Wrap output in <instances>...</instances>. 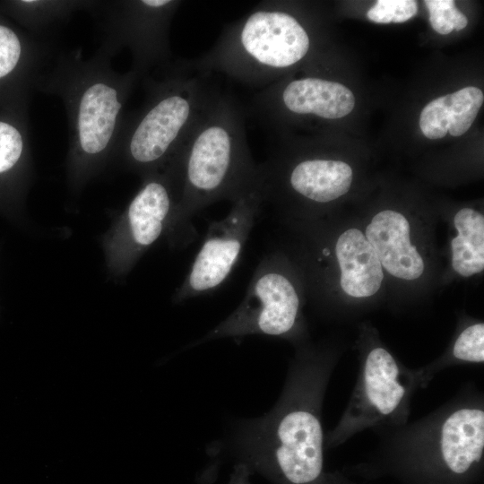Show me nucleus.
Returning a JSON list of instances; mask_svg holds the SVG:
<instances>
[{"label":"nucleus","mask_w":484,"mask_h":484,"mask_svg":"<svg viewBox=\"0 0 484 484\" xmlns=\"http://www.w3.org/2000/svg\"><path fill=\"white\" fill-rule=\"evenodd\" d=\"M483 100V92L477 87H465L433 99L420 113L422 134L432 140L447 133L453 136L463 134L475 120Z\"/></svg>","instance_id":"13"},{"label":"nucleus","mask_w":484,"mask_h":484,"mask_svg":"<svg viewBox=\"0 0 484 484\" xmlns=\"http://www.w3.org/2000/svg\"><path fill=\"white\" fill-rule=\"evenodd\" d=\"M22 53L19 38L11 29L0 25V78L17 65Z\"/></svg>","instance_id":"20"},{"label":"nucleus","mask_w":484,"mask_h":484,"mask_svg":"<svg viewBox=\"0 0 484 484\" xmlns=\"http://www.w3.org/2000/svg\"><path fill=\"white\" fill-rule=\"evenodd\" d=\"M124 87L104 81L89 84L81 95L76 114L77 142L86 155H98L114 135L123 104Z\"/></svg>","instance_id":"10"},{"label":"nucleus","mask_w":484,"mask_h":484,"mask_svg":"<svg viewBox=\"0 0 484 484\" xmlns=\"http://www.w3.org/2000/svg\"><path fill=\"white\" fill-rule=\"evenodd\" d=\"M23 151L21 133L12 125L0 121V174L10 170Z\"/></svg>","instance_id":"19"},{"label":"nucleus","mask_w":484,"mask_h":484,"mask_svg":"<svg viewBox=\"0 0 484 484\" xmlns=\"http://www.w3.org/2000/svg\"><path fill=\"white\" fill-rule=\"evenodd\" d=\"M334 250L341 270V290L357 298L376 294L384 273L379 258L365 234L355 228L347 229L337 238Z\"/></svg>","instance_id":"12"},{"label":"nucleus","mask_w":484,"mask_h":484,"mask_svg":"<svg viewBox=\"0 0 484 484\" xmlns=\"http://www.w3.org/2000/svg\"><path fill=\"white\" fill-rule=\"evenodd\" d=\"M279 254L264 256L256 266L238 307L205 335L190 343L264 335L296 339L302 333L301 298Z\"/></svg>","instance_id":"7"},{"label":"nucleus","mask_w":484,"mask_h":484,"mask_svg":"<svg viewBox=\"0 0 484 484\" xmlns=\"http://www.w3.org/2000/svg\"><path fill=\"white\" fill-rule=\"evenodd\" d=\"M252 475L246 466L239 463L234 464L228 484H252Z\"/></svg>","instance_id":"21"},{"label":"nucleus","mask_w":484,"mask_h":484,"mask_svg":"<svg viewBox=\"0 0 484 484\" xmlns=\"http://www.w3.org/2000/svg\"><path fill=\"white\" fill-rule=\"evenodd\" d=\"M483 361L484 324L478 322L464 327L460 332L447 354L429 365L415 369L419 389L428 387L439 372L449 367L483 364Z\"/></svg>","instance_id":"16"},{"label":"nucleus","mask_w":484,"mask_h":484,"mask_svg":"<svg viewBox=\"0 0 484 484\" xmlns=\"http://www.w3.org/2000/svg\"><path fill=\"white\" fill-rule=\"evenodd\" d=\"M457 235L452 239V266L463 277L484 268V217L471 208L461 209L454 218Z\"/></svg>","instance_id":"15"},{"label":"nucleus","mask_w":484,"mask_h":484,"mask_svg":"<svg viewBox=\"0 0 484 484\" xmlns=\"http://www.w3.org/2000/svg\"><path fill=\"white\" fill-rule=\"evenodd\" d=\"M178 204L170 169L167 166L161 173L149 174L130 202L116 235L115 250L122 268L131 266L167 230L183 245L177 223Z\"/></svg>","instance_id":"9"},{"label":"nucleus","mask_w":484,"mask_h":484,"mask_svg":"<svg viewBox=\"0 0 484 484\" xmlns=\"http://www.w3.org/2000/svg\"><path fill=\"white\" fill-rule=\"evenodd\" d=\"M377 434L379 453L400 469L434 483L464 481L483 461V394L468 385L419 419Z\"/></svg>","instance_id":"3"},{"label":"nucleus","mask_w":484,"mask_h":484,"mask_svg":"<svg viewBox=\"0 0 484 484\" xmlns=\"http://www.w3.org/2000/svg\"><path fill=\"white\" fill-rule=\"evenodd\" d=\"M336 363L328 351L299 350L272 408L237 423L228 441L235 464L272 484H333L324 471L322 414Z\"/></svg>","instance_id":"1"},{"label":"nucleus","mask_w":484,"mask_h":484,"mask_svg":"<svg viewBox=\"0 0 484 484\" xmlns=\"http://www.w3.org/2000/svg\"><path fill=\"white\" fill-rule=\"evenodd\" d=\"M167 166L177 188V223L186 245L195 236L191 224L195 212L220 201L233 203L258 181V165L247 144L242 107L217 90Z\"/></svg>","instance_id":"2"},{"label":"nucleus","mask_w":484,"mask_h":484,"mask_svg":"<svg viewBox=\"0 0 484 484\" xmlns=\"http://www.w3.org/2000/svg\"><path fill=\"white\" fill-rule=\"evenodd\" d=\"M181 4V1L143 0L132 4L129 30L140 64L166 56L169 21Z\"/></svg>","instance_id":"14"},{"label":"nucleus","mask_w":484,"mask_h":484,"mask_svg":"<svg viewBox=\"0 0 484 484\" xmlns=\"http://www.w3.org/2000/svg\"><path fill=\"white\" fill-rule=\"evenodd\" d=\"M365 236L391 275L411 281L423 273V259L410 242V225L402 213L392 210L376 213Z\"/></svg>","instance_id":"11"},{"label":"nucleus","mask_w":484,"mask_h":484,"mask_svg":"<svg viewBox=\"0 0 484 484\" xmlns=\"http://www.w3.org/2000/svg\"><path fill=\"white\" fill-rule=\"evenodd\" d=\"M311 49L302 22L280 3L263 1L225 26L213 46L182 68L220 73L243 84L264 88L301 63Z\"/></svg>","instance_id":"4"},{"label":"nucleus","mask_w":484,"mask_h":484,"mask_svg":"<svg viewBox=\"0 0 484 484\" xmlns=\"http://www.w3.org/2000/svg\"><path fill=\"white\" fill-rule=\"evenodd\" d=\"M264 204L258 181L233 202L229 212L212 221L192 266L175 295L183 302L215 291L229 277Z\"/></svg>","instance_id":"8"},{"label":"nucleus","mask_w":484,"mask_h":484,"mask_svg":"<svg viewBox=\"0 0 484 484\" xmlns=\"http://www.w3.org/2000/svg\"><path fill=\"white\" fill-rule=\"evenodd\" d=\"M418 12L414 0H378L367 13L368 20L376 23H401Z\"/></svg>","instance_id":"18"},{"label":"nucleus","mask_w":484,"mask_h":484,"mask_svg":"<svg viewBox=\"0 0 484 484\" xmlns=\"http://www.w3.org/2000/svg\"><path fill=\"white\" fill-rule=\"evenodd\" d=\"M424 4L429 13L430 24L439 34L462 30L468 24L467 17L455 7L453 0H426Z\"/></svg>","instance_id":"17"},{"label":"nucleus","mask_w":484,"mask_h":484,"mask_svg":"<svg viewBox=\"0 0 484 484\" xmlns=\"http://www.w3.org/2000/svg\"><path fill=\"white\" fill-rule=\"evenodd\" d=\"M206 75L182 68L157 88L126 140L134 167L149 175L169 163L217 91Z\"/></svg>","instance_id":"6"},{"label":"nucleus","mask_w":484,"mask_h":484,"mask_svg":"<svg viewBox=\"0 0 484 484\" xmlns=\"http://www.w3.org/2000/svg\"><path fill=\"white\" fill-rule=\"evenodd\" d=\"M333 484H344V482L342 481V480L337 478V476L333 475ZM346 484H350V483H346Z\"/></svg>","instance_id":"22"},{"label":"nucleus","mask_w":484,"mask_h":484,"mask_svg":"<svg viewBox=\"0 0 484 484\" xmlns=\"http://www.w3.org/2000/svg\"><path fill=\"white\" fill-rule=\"evenodd\" d=\"M360 356L356 384L335 427L325 434L334 448L367 429L376 433L405 425L419 389L415 369L406 367L384 346L373 342Z\"/></svg>","instance_id":"5"}]
</instances>
